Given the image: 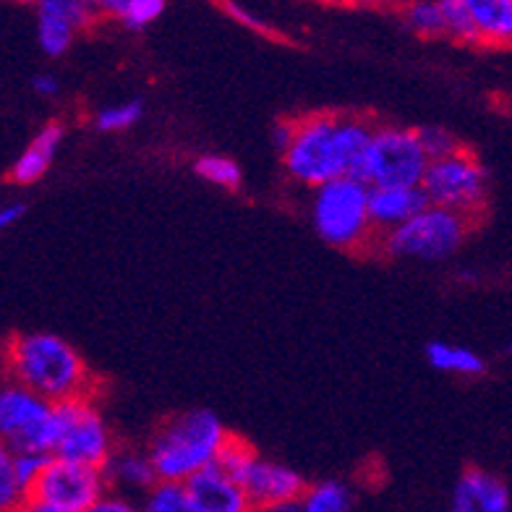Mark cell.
<instances>
[{
  "label": "cell",
  "mask_w": 512,
  "mask_h": 512,
  "mask_svg": "<svg viewBox=\"0 0 512 512\" xmlns=\"http://www.w3.org/2000/svg\"><path fill=\"white\" fill-rule=\"evenodd\" d=\"M55 439V403L21 384H0V442L11 452H45Z\"/></svg>",
  "instance_id": "cell-10"
},
{
  "label": "cell",
  "mask_w": 512,
  "mask_h": 512,
  "mask_svg": "<svg viewBox=\"0 0 512 512\" xmlns=\"http://www.w3.org/2000/svg\"><path fill=\"white\" fill-rule=\"evenodd\" d=\"M471 228V217L426 204L408 223L379 236L374 251L387 259H411L426 264L445 262L452 254H458Z\"/></svg>",
  "instance_id": "cell-5"
},
{
  "label": "cell",
  "mask_w": 512,
  "mask_h": 512,
  "mask_svg": "<svg viewBox=\"0 0 512 512\" xmlns=\"http://www.w3.org/2000/svg\"><path fill=\"white\" fill-rule=\"evenodd\" d=\"M144 118V102L142 100H123L115 105H105L95 113L92 123L102 134H121L134 128Z\"/></svg>",
  "instance_id": "cell-24"
},
{
  "label": "cell",
  "mask_w": 512,
  "mask_h": 512,
  "mask_svg": "<svg viewBox=\"0 0 512 512\" xmlns=\"http://www.w3.org/2000/svg\"><path fill=\"white\" fill-rule=\"evenodd\" d=\"M21 217H24V204H0V233L14 228Z\"/></svg>",
  "instance_id": "cell-32"
},
{
  "label": "cell",
  "mask_w": 512,
  "mask_h": 512,
  "mask_svg": "<svg viewBox=\"0 0 512 512\" xmlns=\"http://www.w3.org/2000/svg\"><path fill=\"white\" fill-rule=\"evenodd\" d=\"M217 465L243 486V492L251 499L256 512H267L272 507L298 502V497L306 489V479L296 468H290L280 460L264 458L251 442L236 437V434L228 437L220 458H217Z\"/></svg>",
  "instance_id": "cell-6"
},
{
  "label": "cell",
  "mask_w": 512,
  "mask_h": 512,
  "mask_svg": "<svg viewBox=\"0 0 512 512\" xmlns=\"http://www.w3.org/2000/svg\"><path fill=\"white\" fill-rule=\"evenodd\" d=\"M356 3H390V0H356Z\"/></svg>",
  "instance_id": "cell-37"
},
{
  "label": "cell",
  "mask_w": 512,
  "mask_h": 512,
  "mask_svg": "<svg viewBox=\"0 0 512 512\" xmlns=\"http://www.w3.org/2000/svg\"><path fill=\"white\" fill-rule=\"evenodd\" d=\"M102 476L108 484V492L126 494L139 499L152 484H157V473L147 455V447L118 445L110 458L102 465Z\"/></svg>",
  "instance_id": "cell-14"
},
{
  "label": "cell",
  "mask_w": 512,
  "mask_h": 512,
  "mask_svg": "<svg viewBox=\"0 0 512 512\" xmlns=\"http://www.w3.org/2000/svg\"><path fill=\"white\" fill-rule=\"evenodd\" d=\"M471 29V42L512 45V0H458Z\"/></svg>",
  "instance_id": "cell-18"
},
{
  "label": "cell",
  "mask_w": 512,
  "mask_h": 512,
  "mask_svg": "<svg viewBox=\"0 0 512 512\" xmlns=\"http://www.w3.org/2000/svg\"><path fill=\"white\" fill-rule=\"evenodd\" d=\"M298 512H353V489L340 479L306 484L298 497Z\"/></svg>",
  "instance_id": "cell-20"
},
{
  "label": "cell",
  "mask_w": 512,
  "mask_h": 512,
  "mask_svg": "<svg viewBox=\"0 0 512 512\" xmlns=\"http://www.w3.org/2000/svg\"><path fill=\"white\" fill-rule=\"evenodd\" d=\"M165 8H168V0H128L118 21L131 32H142L165 14Z\"/></svg>",
  "instance_id": "cell-26"
},
{
  "label": "cell",
  "mask_w": 512,
  "mask_h": 512,
  "mask_svg": "<svg viewBox=\"0 0 512 512\" xmlns=\"http://www.w3.org/2000/svg\"><path fill=\"white\" fill-rule=\"evenodd\" d=\"M228 11H230V14H233V16H236L238 21H243V24H249V27H256V29H264L262 21L256 19V16H251L249 11H243L241 6H233V3H230Z\"/></svg>",
  "instance_id": "cell-34"
},
{
  "label": "cell",
  "mask_w": 512,
  "mask_h": 512,
  "mask_svg": "<svg viewBox=\"0 0 512 512\" xmlns=\"http://www.w3.org/2000/svg\"><path fill=\"white\" fill-rule=\"evenodd\" d=\"M424 356L432 369L450 374V377L476 379L484 377L486 369H489L481 353H476L473 348H465V345L447 343V340H432V343L426 345Z\"/></svg>",
  "instance_id": "cell-19"
},
{
  "label": "cell",
  "mask_w": 512,
  "mask_h": 512,
  "mask_svg": "<svg viewBox=\"0 0 512 512\" xmlns=\"http://www.w3.org/2000/svg\"><path fill=\"white\" fill-rule=\"evenodd\" d=\"M50 455H45V452H14V471H16V479H19V484L27 489V492H32L34 481L40 479L42 468L48 465Z\"/></svg>",
  "instance_id": "cell-28"
},
{
  "label": "cell",
  "mask_w": 512,
  "mask_h": 512,
  "mask_svg": "<svg viewBox=\"0 0 512 512\" xmlns=\"http://www.w3.org/2000/svg\"><path fill=\"white\" fill-rule=\"evenodd\" d=\"M442 512H512V489L497 473L471 465L458 476Z\"/></svg>",
  "instance_id": "cell-13"
},
{
  "label": "cell",
  "mask_w": 512,
  "mask_h": 512,
  "mask_svg": "<svg viewBox=\"0 0 512 512\" xmlns=\"http://www.w3.org/2000/svg\"><path fill=\"white\" fill-rule=\"evenodd\" d=\"M142 512H199L189 486L178 481H157L139 497Z\"/></svg>",
  "instance_id": "cell-22"
},
{
  "label": "cell",
  "mask_w": 512,
  "mask_h": 512,
  "mask_svg": "<svg viewBox=\"0 0 512 512\" xmlns=\"http://www.w3.org/2000/svg\"><path fill=\"white\" fill-rule=\"evenodd\" d=\"M89 8H92V14H102V16H115V19H121L123 8H126L128 0H84Z\"/></svg>",
  "instance_id": "cell-31"
},
{
  "label": "cell",
  "mask_w": 512,
  "mask_h": 512,
  "mask_svg": "<svg viewBox=\"0 0 512 512\" xmlns=\"http://www.w3.org/2000/svg\"><path fill=\"white\" fill-rule=\"evenodd\" d=\"M228 437L223 418L209 408H191L170 416L147 442L157 481H191L196 473L217 463Z\"/></svg>",
  "instance_id": "cell-3"
},
{
  "label": "cell",
  "mask_w": 512,
  "mask_h": 512,
  "mask_svg": "<svg viewBox=\"0 0 512 512\" xmlns=\"http://www.w3.org/2000/svg\"><path fill=\"white\" fill-rule=\"evenodd\" d=\"M63 139H66V128L61 123H45L11 165V173H8L11 183H16V186L40 183L42 178L48 176V170L53 168L55 157L63 147Z\"/></svg>",
  "instance_id": "cell-17"
},
{
  "label": "cell",
  "mask_w": 512,
  "mask_h": 512,
  "mask_svg": "<svg viewBox=\"0 0 512 512\" xmlns=\"http://www.w3.org/2000/svg\"><path fill=\"white\" fill-rule=\"evenodd\" d=\"M199 512H256L243 486L220 465H209L194 479L186 481Z\"/></svg>",
  "instance_id": "cell-15"
},
{
  "label": "cell",
  "mask_w": 512,
  "mask_h": 512,
  "mask_svg": "<svg viewBox=\"0 0 512 512\" xmlns=\"http://www.w3.org/2000/svg\"><path fill=\"white\" fill-rule=\"evenodd\" d=\"M377 121L361 113H309L293 118V134L280 152L285 176L304 189L356 176Z\"/></svg>",
  "instance_id": "cell-1"
},
{
  "label": "cell",
  "mask_w": 512,
  "mask_h": 512,
  "mask_svg": "<svg viewBox=\"0 0 512 512\" xmlns=\"http://www.w3.org/2000/svg\"><path fill=\"white\" fill-rule=\"evenodd\" d=\"M403 21L418 37H447L442 0H408L403 6Z\"/></svg>",
  "instance_id": "cell-23"
},
{
  "label": "cell",
  "mask_w": 512,
  "mask_h": 512,
  "mask_svg": "<svg viewBox=\"0 0 512 512\" xmlns=\"http://www.w3.org/2000/svg\"><path fill=\"white\" fill-rule=\"evenodd\" d=\"M421 191L434 207L458 212L476 223L489 196V173L471 149L460 147L452 155L429 160L421 178Z\"/></svg>",
  "instance_id": "cell-8"
},
{
  "label": "cell",
  "mask_w": 512,
  "mask_h": 512,
  "mask_svg": "<svg viewBox=\"0 0 512 512\" xmlns=\"http://www.w3.org/2000/svg\"><path fill=\"white\" fill-rule=\"evenodd\" d=\"M290 134H293V118H283V121L275 123V128H272V144H275L277 152H283L288 147Z\"/></svg>",
  "instance_id": "cell-33"
},
{
  "label": "cell",
  "mask_w": 512,
  "mask_h": 512,
  "mask_svg": "<svg viewBox=\"0 0 512 512\" xmlns=\"http://www.w3.org/2000/svg\"><path fill=\"white\" fill-rule=\"evenodd\" d=\"M0 371L8 382L37 392L50 403L97 398L100 382L74 343L55 332H19L0 348Z\"/></svg>",
  "instance_id": "cell-2"
},
{
  "label": "cell",
  "mask_w": 512,
  "mask_h": 512,
  "mask_svg": "<svg viewBox=\"0 0 512 512\" xmlns=\"http://www.w3.org/2000/svg\"><path fill=\"white\" fill-rule=\"evenodd\" d=\"M87 512H142V505L139 499L126 497V494L105 492Z\"/></svg>",
  "instance_id": "cell-29"
},
{
  "label": "cell",
  "mask_w": 512,
  "mask_h": 512,
  "mask_svg": "<svg viewBox=\"0 0 512 512\" xmlns=\"http://www.w3.org/2000/svg\"><path fill=\"white\" fill-rule=\"evenodd\" d=\"M118 447L108 418L102 416L95 398L55 403V439L50 455L71 463L102 468Z\"/></svg>",
  "instance_id": "cell-9"
},
{
  "label": "cell",
  "mask_w": 512,
  "mask_h": 512,
  "mask_svg": "<svg viewBox=\"0 0 512 512\" xmlns=\"http://www.w3.org/2000/svg\"><path fill=\"white\" fill-rule=\"evenodd\" d=\"M267 512H298V502H290V505H280V507H272Z\"/></svg>",
  "instance_id": "cell-36"
},
{
  "label": "cell",
  "mask_w": 512,
  "mask_h": 512,
  "mask_svg": "<svg viewBox=\"0 0 512 512\" xmlns=\"http://www.w3.org/2000/svg\"><path fill=\"white\" fill-rule=\"evenodd\" d=\"M105 492H108V484H105L102 468L71 463V460L50 455L40 479L34 481L29 499H37V502L61 507L68 512H87Z\"/></svg>",
  "instance_id": "cell-11"
},
{
  "label": "cell",
  "mask_w": 512,
  "mask_h": 512,
  "mask_svg": "<svg viewBox=\"0 0 512 512\" xmlns=\"http://www.w3.org/2000/svg\"><path fill=\"white\" fill-rule=\"evenodd\" d=\"M29 492L19 484L14 471V452L0 442V512H24Z\"/></svg>",
  "instance_id": "cell-25"
},
{
  "label": "cell",
  "mask_w": 512,
  "mask_h": 512,
  "mask_svg": "<svg viewBox=\"0 0 512 512\" xmlns=\"http://www.w3.org/2000/svg\"><path fill=\"white\" fill-rule=\"evenodd\" d=\"M311 225L327 246L351 254L374 251L377 233L369 220V186L356 176L322 183L311 191Z\"/></svg>",
  "instance_id": "cell-4"
},
{
  "label": "cell",
  "mask_w": 512,
  "mask_h": 512,
  "mask_svg": "<svg viewBox=\"0 0 512 512\" xmlns=\"http://www.w3.org/2000/svg\"><path fill=\"white\" fill-rule=\"evenodd\" d=\"M32 92L37 97H45V100H53V97L61 95V79L50 71H42V74L32 76Z\"/></svg>",
  "instance_id": "cell-30"
},
{
  "label": "cell",
  "mask_w": 512,
  "mask_h": 512,
  "mask_svg": "<svg viewBox=\"0 0 512 512\" xmlns=\"http://www.w3.org/2000/svg\"><path fill=\"white\" fill-rule=\"evenodd\" d=\"M426 196L421 186H384V189H369V220L374 233L384 236L390 230L408 223L426 207Z\"/></svg>",
  "instance_id": "cell-16"
},
{
  "label": "cell",
  "mask_w": 512,
  "mask_h": 512,
  "mask_svg": "<svg viewBox=\"0 0 512 512\" xmlns=\"http://www.w3.org/2000/svg\"><path fill=\"white\" fill-rule=\"evenodd\" d=\"M429 157L418 142L416 128L377 123L364 149L356 178L369 189L421 186Z\"/></svg>",
  "instance_id": "cell-7"
},
{
  "label": "cell",
  "mask_w": 512,
  "mask_h": 512,
  "mask_svg": "<svg viewBox=\"0 0 512 512\" xmlns=\"http://www.w3.org/2000/svg\"><path fill=\"white\" fill-rule=\"evenodd\" d=\"M37 14V42L48 58H61L71 50L76 34L95 19L84 0H32Z\"/></svg>",
  "instance_id": "cell-12"
},
{
  "label": "cell",
  "mask_w": 512,
  "mask_h": 512,
  "mask_svg": "<svg viewBox=\"0 0 512 512\" xmlns=\"http://www.w3.org/2000/svg\"><path fill=\"white\" fill-rule=\"evenodd\" d=\"M194 176L199 181L215 186V189L223 191H238L243 186V170L233 157L228 155H215V152H207V155H199L194 160Z\"/></svg>",
  "instance_id": "cell-21"
},
{
  "label": "cell",
  "mask_w": 512,
  "mask_h": 512,
  "mask_svg": "<svg viewBox=\"0 0 512 512\" xmlns=\"http://www.w3.org/2000/svg\"><path fill=\"white\" fill-rule=\"evenodd\" d=\"M416 136L421 147H424L426 157L429 160H439V157H447L452 152H458L463 144L458 142V136L447 131L445 126H424V128H416Z\"/></svg>",
  "instance_id": "cell-27"
},
{
  "label": "cell",
  "mask_w": 512,
  "mask_h": 512,
  "mask_svg": "<svg viewBox=\"0 0 512 512\" xmlns=\"http://www.w3.org/2000/svg\"><path fill=\"white\" fill-rule=\"evenodd\" d=\"M24 512H68V510H61V507H53V505H45V502H37V499H29L27 507H24Z\"/></svg>",
  "instance_id": "cell-35"
}]
</instances>
